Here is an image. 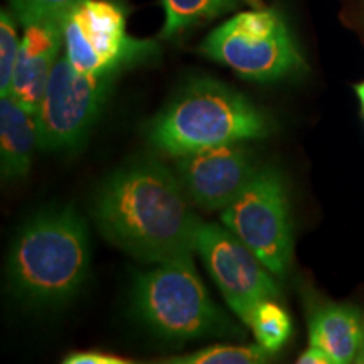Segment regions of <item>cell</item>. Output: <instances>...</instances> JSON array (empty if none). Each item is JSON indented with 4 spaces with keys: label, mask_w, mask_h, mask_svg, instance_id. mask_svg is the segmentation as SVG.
<instances>
[{
    "label": "cell",
    "mask_w": 364,
    "mask_h": 364,
    "mask_svg": "<svg viewBox=\"0 0 364 364\" xmlns=\"http://www.w3.org/2000/svg\"><path fill=\"white\" fill-rule=\"evenodd\" d=\"M179 177L156 161L120 169L95 196L93 218L105 238L132 257L164 263L191 257L201 220Z\"/></svg>",
    "instance_id": "cell-1"
},
{
    "label": "cell",
    "mask_w": 364,
    "mask_h": 364,
    "mask_svg": "<svg viewBox=\"0 0 364 364\" xmlns=\"http://www.w3.org/2000/svg\"><path fill=\"white\" fill-rule=\"evenodd\" d=\"M90 236L73 208L41 211L14 238L7 277L31 306H59L75 297L90 273Z\"/></svg>",
    "instance_id": "cell-2"
},
{
    "label": "cell",
    "mask_w": 364,
    "mask_h": 364,
    "mask_svg": "<svg viewBox=\"0 0 364 364\" xmlns=\"http://www.w3.org/2000/svg\"><path fill=\"white\" fill-rule=\"evenodd\" d=\"M272 127L247 97L213 78H194L149 127L154 147L171 157L215 145L263 139Z\"/></svg>",
    "instance_id": "cell-3"
},
{
    "label": "cell",
    "mask_w": 364,
    "mask_h": 364,
    "mask_svg": "<svg viewBox=\"0 0 364 364\" xmlns=\"http://www.w3.org/2000/svg\"><path fill=\"white\" fill-rule=\"evenodd\" d=\"M134 311L150 331L167 341L241 336L240 327L209 297L193 257L159 263L136 277Z\"/></svg>",
    "instance_id": "cell-4"
},
{
    "label": "cell",
    "mask_w": 364,
    "mask_h": 364,
    "mask_svg": "<svg viewBox=\"0 0 364 364\" xmlns=\"http://www.w3.org/2000/svg\"><path fill=\"white\" fill-rule=\"evenodd\" d=\"M201 51L253 81H277L304 66L292 34L275 9L236 14L204 39Z\"/></svg>",
    "instance_id": "cell-5"
},
{
    "label": "cell",
    "mask_w": 364,
    "mask_h": 364,
    "mask_svg": "<svg viewBox=\"0 0 364 364\" xmlns=\"http://www.w3.org/2000/svg\"><path fill=\"white\" fill-rule=\"evenodd\" d=\"M221 221L275 277L284 279L292 263L294 231L285 184L273 169H260L223 209Z\"/></svg>",
    "instance_id": "cell-6"
},
{
    "label": "cell",
    "mask_w": 364,
    "mask_h": 364,
    "mask_svg": "<svg viewBox=\"0 0 364 364\" xmlns=\"http://www.w3.org/2000/svg\"><path fill=\"white\" fill-rule=\"evenodd\" d=\"M115 75H86L61 54L54 65L36 120L39 147L73 150L85 144L102 115Z\"/></svg>",
    "instance_id": "cell-7"
},
{
    "label": "cell",
    "mask_w": 364,
    "mask_h": 364,
    "mask_svg": "<svg viewBox=\"0 0 364 364\" xmlns=\"http://www.w3.org/2000/svg\"><path fill=\"white\" fill-rule=\"evenodd\" d=\"M156 51L152 41L129 36L125 11L110 0H83L65 17V54L86 75H117Z\"/></svg>",
    "instance_id": "cell-8"
},
{
    "label": "cell",
    "mask_w": 364,
    "mask_h": 364,
    "mask_svg": "<svg viewBox=\"0 0 364 364\" xmlns=\"http://www.w3.org/2000/svg\"><path fill=\"white\" fill-rule=\"evenodd\" d=\"M194 252L201 257L228 306L245 324L258 304L280 295L273 273L228 228L199 223Z\"/></svg>",
    "instance_id": "cell-9"
},
{
    "label": "cell",
    "mask_w": 364,
    "mask_h": 364,
    "mask_svg": "<svg viewBox=\"0 0 364 364\" xmlns=\"http://www.w3.org/2000/svg\"><path fill=\"white\" fill-rule=\"evenodd\" d=\"M260 171L243 142L223 144L176 157L182 189L209 211L225 209Z\"/></svg>",
    "instance_id": "cell-10"
},
{
    "label": "cell",
    "mask_w": 364,
    "mask_h": 364,
    "mask_svg": "<svg viewBox=\"0 0 364 364\" xmlns=\"http://www.w3.org/2000/svg\"><path fill=\"white\" fill-rule=\"evenodd\" d=\"M24 27L9 95L27 110L38 113L46 85L65 48V19L38 21Z\"/></svg>",
    "instance_id": "cell-11"
},
{
    "label": "cell",
    "mask_w": 364,
    "mask_h": 364,
    "mask_svg": "<svg viewBox=\"0 0 364 364\" xmlns=\"http://www.w3.org/2000/svg\"><path fill=\"white\" fill-rule=\"evenodd\" d=\"M309 343L324 349L334 364L356 363L364 351V316L351 306L317 307L309 318Z\"/></svg>",
    "instance_id": "cell-12"
},
{
    "label": "cell",
    "mask_w": 364,
    "mask_h": 364,
    "mask_svg": "<svg viewBox=\"0 0 364 364\" xmlns=\"http://www.w3.org/2000/svg\"><path fill=\"white\" fill-rule=\"evenodd\" d=\"M36 145H39L36 113L11 95L0 98V174L4 182L27 176Z\"/></svg>",
    "instance_id": "cell-13"
},
{
    "label": "cell",
    "mask_w": 364,
    "mask_h": 364,
    "mask_svg": "<svg viewBox=\"0 0 364 364\" xmlns=\"http://www.w3.org/2000/svg\"><path fill=\"white\" fill-rule=\"evenodd\" d=\"M238 0H162V39L174 38L201 21L215 19L235 7Z\"/></svg>",
    "instance_id": "cell-14"
},
{
    "label": "cell",
    "mask_w": 364,
    "mask_h": 364,
    "mask_svg": "<svg viewBox=\"0 0 364 364\" xmlns=\"http://www.w3.org/2000/svg\"><path fill=\"white\" fill-rule=\"evenodd\" d=\"M247 326L253 331L257 344L270 354L280 351L292 336V321L275 300H263L253 309Z\"/></svg>",
    "instance_id": "cell-15"
},
{
    "label": "cell",
    "mask_w": 364,
    "mask_h": 364,
    "mask_svg": "<svg viewBox=\"0 0 364 364\" xmlns=\"http://www.w3.org/2000/svg\"><path fill=\"white\" fill-rule=\"evenodd\" d=\"M270 353L260 344L209 346L199 351L167 359L171 364H260L267 363Z\"/></svg>",
    "instance_id": "cell-16"
},
{
    "label": "cell",
    "mask_w": 364,
    "mask_h": 364,
    "mask_svg": "<svg viewBox=\"0 0 364 364\" xmlns=\"http://www.w3.org/2000/svg\"><path fill=\"white\" fill-rule=\"evenodd\" d=\"M19 34L12 14L2 11L0 14V97L11 93L14 71L19 58Z\"/></svg>",
    "instance_id": "cell-17"
},
{
    "label": "cell",
    "mask_w": 364,
    "mask_h": 364,
    "mask_svg": "<svg viewBox=\"0 0 364 364\" xmlns=\"http://www.w3.org/2000/svg\"><path fill=\"white\" fill-rule=\"evenodd\" d=\"M14 16L21 24H33L46 19H65L68 12L83 0H9Z\"/></svg>",
    "instance_id": "cell-18"
},
{
    "label": "cell",
    "mask_w": 364,
    "mask_h": 364,
    "mask_svg": "<svg viewBox=\"0 0 364 364\" xmlns=\"http://www.w3.org/2000/svg\"><path fill=\"white\" fill-rule=\"evenodd\" d=\"M129 359L118 358L115 354H107L100 351L71 353L65 358V364H127Z\"/></svg>",
    "instance_id": "cell-19"
},
{
    "label": "cell",
    "mask_w": 364,
    "mask_h": 364,
    "mask_svg": "<svg viewBox=\"0 0 364 364\" xmlns=\"http://www.w3.org/2000/svg\"><path fill=\"white\" fill-rule=\"evenodd\" d=\"M299 363L300 364H334L329 354H327L324 349L316 348V346H311L306 353L300 354Z\"/></svg>",
    "instance_id": "cell-20"
},
{
    "label": "cell",
    "mask_w": 364,
    "mask_h": 364,
    "mask_svg": "<svg viewBox=\"0 0 364 364\" xmlns=\"http://www.w3.org/2000/svg\"><path fill=\"white\" fill-rule=\"evenodd\" d=\"M356 93H358L359 100H361V105H363V112H364V83H361V85H358V86H356Z\"/></svg>",
    "instance_id": "cell-21"
},
{
    "label": "cell",
    "mask_w": 364,
    "mask_h": 364,
    "mask_svg": "<svg viewBox=\"0 0 364 364\" xmlns=\"http://www.w3.org/2000/svg\"><path fill=\"white\" fill-rule=\"evenodd\" d=\"M356 363H364V351H363L361 354H359L358 359H356Z\"/></svg>",
    "instance_id": "cell-22"
}]
</instances>
